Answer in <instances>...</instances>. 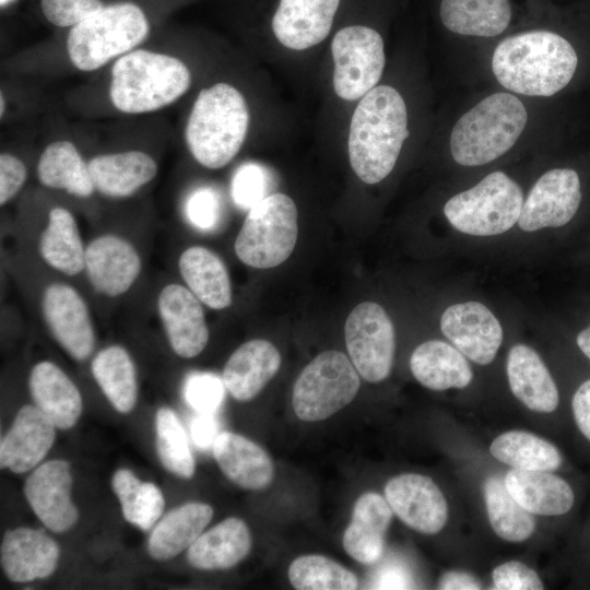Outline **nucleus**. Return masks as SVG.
<instances>
[{"mask_svg":"<svg viewBox=\"0 0 590 590\" xmlns=\"http://www.w3.org/2000/svg\"><path fill=\"white\" fill-rule=\"evenodd\" d=\"M191 85V72L179 58L146 49H133L111 67L109 97L114 107L130 115L169 106Z\"/></svg>","mask_w":590,"mask_h":590,"instance_id":"20e7f679","label":"nucleus"},{"mask_svg":"<svg viewBox=\"0 0 590 590\" xmlns=\"http://www.w3.org/2000/svg\"><path fill=\"white\" fill-rule=\"evenodd\" d=\"M494 589L497 590H541L543 583L539 575L519 560L506 562L492 574Z\"/></svg>","mask_w":590,"mask_h":590,"instance_id":"49530a36","label":"nucleus"},{"mask_svg":"<svg viewBox=\"0 0 590 590\" xmlns=\"http://www.w3.org/2000/svg\"><path fill=\"white\" fill-rule=\"evenodd\" d=\"M410 367L422 386L436 391L464 388L473 379L464 355L456 346L440 340L420 344L411 355Z\"/></svg>","mask_w":590,"mask_h":590,"instance_id":"c756f323","label":"nucleus"},{"mask_svg":"<svg viewBox=\"0 0 590 590\" xmlns=\"http://www.w3.org/2000/svg\"><path fill=\"white\" fill-rule=\"evenodd\" d=\"M59 545L42 531L21 527L5 532L0 547L1 566L14 582L49 577L57 568Z\"/></svg>","mask_w":590,"mask_h":590,"instance_id":"aec40b11","label":"nucleus"},{"mask_svg":"<svg viewBox=\"0 0 590 590\" xmlns=\"http://www.w3.org/2000/svg\"><path fill=\"white\" fill-rule=\"evenodd\" d=\"M45 321L59 345L74 359L84 361L95 347V332L87 305L66 283H52L43 294Z\"/></svg>","mask_w":590,"mask_h":590,"instance_id":"ddd939ff","label":"nucleus"},{"mask_svg":"<svg viewBox=\"0 0 590 590\" xmlns=\"http://www.w3.org/2000/svg\"><path fill=\"white\" fill-rule=\"evenodd\" d=\"M182 280L191 293L212 309H224L232 304V285L224 262L210 249L191 246L178 260Z\"/></svg>","mask_w":590,"mask_h":590,"instance_id":"2f4dec72","label":"nucleus"},{"mask_svg":"<svg viewBox=\"0 0 590 590\" xmlns=\"http://www.w3.org/2000/svg\"><path fill=\"white\" fill-rule=\"evenodd\" d=\"M273 187L271 172L262 164L247 162L240 165L231 180V197L236 206L250 210L270 196Z\"/></svg>","mask_w":590,"mask_h":590,"instance_id":"79ce46f5","label":"nucleus"},{"mask_svg":"<svg viewBox=\"0 0 590 590\" xmlns=\"http://www.w3.org/2000/svg\"><path fill=\"white\" fill-rule=\"evenodd\" d=\"M15 0H0V5L1 8H7L9 7L10 4H12Z\"/></svg>","mask_w":590,"mask_h":590,"instance_id":"6e6d98bb","label":"nucleus"},{"mask_svg":"<svg viewBox=\"0 0 590 590\" xmlns=\"http://www.w3.org/2000/svg\"><path fill=\"white\" fill-rule=\"evenodd\" d=\"M491 455L514 469L554 471L562 464L558 449L550 441L524 430H509L496 437Z\"/></svg>","mask_w":590,"mask_h":590,"instance_id":"e433bc0d","label":"nucleus"},{"mask_svg":"<svg viewBox=\"0 0 590 590\" xmlns=\"http://www.w3.org/2000/svg\"><path fill=\"white\" fill-rule=\"evenodd\" d=\"M359 386L358 371L344 353L322 352L305 366L294 384V413L304 422L327 420L352 402Z\"/></svg>","mask_w":590,"mask_h":590,"instance_id":"1a4fd4ad","label":"nucleus"},{"mask_svg":"<svg viewBox=\"0 0 590 590\" xmlns=\"http://www.w3.org/2000/svg\"><path fill=\"white\" fill-rule=\"evenodd\" d=\"M111 487L128 522L144 531L156 523L164 510L165 500L155 484L140 481L128 469H119L113 475Z\"/></svg>","mask_w":590,"mask_h":590,"instance_id":"58836bf2","label":"nucleus"},{"mask_svg":"<svg viewBox=\"0 0 590 590\" xmlns=\"http://www.w3.org/2000/svg\"><path fill=\"white\" fill-rule=\"evenodd\" d=\"M92 375L110 404L129 413L138 398L137 373L130 354L120 345L99 351L91 364Z\"/></svg>","mask_w":590,"mask_h":590,"instance_id":"c9c22d12","label":"nucleus"},{"mask_svg":"<svg viewBox=\"0 0 590 590\" xmlns=\"http://www.w3.org/2000/svg\"><path fill=\"white\" fill-rule=\"evenodd\" d=\"M578 58L570 43L548 31L507 37L494 50L492 69L507 90L529 96H551L573 79Z\"/></svg>","mask_w":590,"mask_h":590,"instance_id":"f257e3e1","label":"nucleus"},{"mask_svg":"<svg viewBox=\"0 0 590 590\" xmlns=\"http://www.w3.org/2000/svg\"><path fill=\"white\" fill-rule=\"evenodd\" d=\"M38 250L49 267L63 274L76 275L84 269L85 249L75 219L68 209L55 206L49 211Z\"/></svg>","mask_w":590,"mask_h":590,"instance_id":"f704fd0d","label":"nucleus"},{"mask_svg":"<svg viewBox=\"0 0 590 590\" xmlns=\"http://www.w3.org/2000/svg\"><path fill=\"white\" fill-rule=\"evenodd\" d=\"M56 428L36 405H23L10 430L1 438V469L24 473L35 468L50 450Z\"/></svg>","mask_w":590,"mask_h":590,"instance_id":"6ab92c4d","label":"nucleus"},{"mask_svg":"<svg viewBox=\"0 0 590 590\" xmlns=\"http://www.w3.org/2000/svg\"><path fill=\"white\" fill-rule=\"evenodd\" d=\"M27 178L23 161L10 153L0 155V204L4 205L21 190Z\"/></svg>","mask_w":590,"mask_h":590,"instance_id":"de8ad7c7","label":"nucleus"},{"mask_svg":"<svg viewBox=\"0 0 590 590\" xmlns=\"http://www.w3.org/2000/svg\"><path fill=\"white\" fill-rule=\"evenodd\" d=\"M70 463L56 459L42 463L26 479L24 495L37 518L51 531L61 533L72 528L79 511L71 500Z\"/></svg>","mask_w":590,"mask_h":590,"instance_id":"2eb2a0df","label":"nucleus"},{"mask_svg":"<svg viewBox=\"0 0 590 590\" xmlns=\"http://www.w3.org/2000/svg\"><path fill=\"white\" fill-rule=\"evenodd\" d=\"M297 235L294 201L284 193H271L248 210L234 244L235 253L251 268H273L291 256Z\"/></svg>","mask_w":590,"mask_h":590,"instance_id":"6e6552de","label":"nucleus"},{"mask_svg":"<svg viewBox=\"0 0 590 590\" xmlns=\"http://www.w3.org/2000/svg\"><path fill=\"white\" fill-rule=\"evenodd\" d=\"M155 433L156 451L163 467L177 476L191 479L196 470L194 459L185 428L172 409H158Z\"/></svg>","mask_w":590,"mask_h":590,"instance_id":"a19ab883","label":"nucleus"},{"mask_svg":"<svg viewBox=\"0 0 590 590\" xmlns=\"http://www.w3.org/2000/svg\"><path fill=\"white\" fill-rule=\"evenodd\" d=\"M373 585L378 589H406L411 587V578L404 568L391 565L378 571Z\"/></svg>","mask_w":590,"mask_h":590,"instance_id":"3c124183","label":"nucleus"},{"mask_svg":"<svg viewBox=\"0 0 590 590\" xmlns=\"http://www.w3.org/2000/svg\"><path fill=\"white\" fill-rule=\"evenodd\" d=\"M439 14L456 34L494 37L508 27L511 5L508 0H441Z\"/></svg>","mask_w":590,"mask_h":590,"instance_id":"72a5a7b5","label":"nucleus"},{"mask_svg":"<svg viewBox=\"0 0 590 590\" xmlns=\"http://www.w3.org/2000/svg\"><path fill=\"white\" fill-rule=\"evenodd\" d=\"M527 119V109L515 95L487 96L456 122L450 137L453 160L463 166L493 162L515 145Z\"/></svg>","mask_w":590,"mask_h":590,"instance_id":"423d86ee","label":"nucleus"},{"mask_svg":"<svg viewBox=\"0 0 590 590\" xmlns=\"http://www.w3.org/2000/svg\"><path fill=\"white\" fill-rule=\"evenodd\" d=\"M350 359L368 382H380L391 373L396 335L391 319L377 303L364 302L354 307L344 326Z\"/></svg>","mask_w":590,"mask_h":590,"instance_id":"9b49d317","label":"nucleus"},{"mask_svg":"<svg viewBox=\"0 0 590 590\" xmlns=\"http://www.w3.org/2000/svg\"><path fill=\"white\" fill-rule=\"evenodd\" d=\"M36 174L43 186L71 196L88 198L95 192L88 163L75 144L68 140L54 141L44 149Z\"/></svg>","mask_w":590,"mask_h":590,"instance_id":"473e14b6","label":"nucleus"},{"mask_svg":"<svg viewBox=\"0 0 590 590\" xmlns=\"http://www.w3.org/2000/svg\"><path fill=\"white\" fill-rule=\"evenodd\" d=\"M28 387L35 405L57 428L74 426L82 413V397L75 384L56 364L37 363L31 370Z\"/></svg>","mask_w":590,"mask_h":590,"instance_id":"bb28decb","label":"nucleus"},{"mask_svg":"<svg viewBox=\"0 0 590 590\" xmlns=\"http://www.w3.org/2000/svg\"><path fill=\"white\" fill-rule=\"evenodd\" d=\"M151 21L135 1L107 2L103 8L69 28L68 57L80 71H95L135 49L149 36Z\"/></svg>","mask_w":590,"mask_h":590,"instance_id":"39448f33","label":"nucleus"},{"mask_svg":"<svg viewBox=\"0 0 590 590\" xmlns=\"http://www.w3.org/2000/svg\"><path fill=\"white\" fill-rule=\"evenodd\" d=\"M506 370L511 392L528 409L551 413L557 408V386L532 347L526 344L514 345L508 353Z\"/></svg>","mask_w":590,"mask_h":590,"instance_id":"a878e982","label":"nucleus"},{"mask_svg":"<svg viewBox=\"0 0 590 590\" xmlns=\"http://www.w3.org/2000/svg\"><path fill=\"white\" fill-rule=\"evenodd\" d=\"M571 408L579 430L590 441V379L585 380L576 389Z\"/></svg>","mask_w":590,"mask_h":590,"instance_id":"09e8293b","label":"nucleus"},{"mask_svg":"<svg viewBox=\"0 0 590 590\" xmlns=\"http://www.w3.org/2000/svg\"><path fill=\"white\" fill-rule=\"evenodd\" d=\"M106 3L104 0H38L44 19L59 28H71Z\"/></svg>","mask_w":590,"mask_h":590,"instance_id":"c03bdc74","label":"nucleus"},{"mask_svg":"<svg viewBox=\"0 0 590 590\" xmlns=\"http://www.w3.org/2000/svg\"><path fill=\"white\" fill-rule=\"evenodd\" d=\"M5 105H7L5 97H4L3 93L1 92V94H0V116L1 117H3V115L5 113Z\"/></svg>","mask_w":590,"mask_h":590,"instance_id":"5fc2aeb1","label":"nucleus"},{"mask_svg":"<svg viewBox=\"0 0 590 590\" xmlns=\"http://www.w3.org/2000/svg\"><path fill=\"white\" fill-rule=\"evenodd\" d=\"M409 134L401 94L389 85L367 92L353 113L347 143L350 163L357 177L369 185L385 179Z\"/></svg>","mask_w":590,"mask_h":590,"instance_id":"f03ea898","label":"nucleus"},{"mask_svg":"<svg viewBox=\"0 0 590 590\" xmlns=\"http://www.w3.org/2000/svg\"><path fill=\"white\" fill-rule=\"evenodd\" d=\"M438 588L444 590H477L481 589V582L471 574L451 570L441 576Z\"/></svg>","mask_w":590,"mask_h":590,"instance_id":"603ef678","label":"nucleus"},{"mask_svg":"<svg viewBox=\"0 0 590 590\" xmlns=\"http://www.w3.org/2000/svg\"><path fill=\"white\" fill-rule=\"evenodd\" d=\"M248 126L244 95L228 83H216L197 96L185 129L186 144L200 165L222 168L241 149Z\"/></svg>","mask_w":590,"mask_h":590,"instance_id":"7ed1b4c3","label":"nucleus"},{"mask_svg":"<svg viewBox=\"0 0 590 590\" xmlns=\"http://www.w3.org/2000/svg\"><path fill=\"white\" fill-rule=\"evenodd\" d=\"M385 497L393 514L420 533L436 534L447 522L446 498L426 475L403 473L390 479L385 485Z\"/></svg>","mask_w":590,"mask_h":590,"instance_id":"4468645a","label":"nucleus"},{"mask_svg":"<svg viewBox=\"0 0 590 590\" xmlns=\"http://www.w3.org/2000/svg\"><path fill=\"white\" fill-rule=\"evenodd\" d=\"M505 484L515 500L532 515H564L574 505L569 484L547 471L512 468L505 476Z\"/></svg>","mask_w":590,"mask_h":590,"instance_id":"c85d7f7f","label":"nucleus"},{"mask_svg":"<svg viewBox=\"0 0 590 590\" xmlns=\"http://www.w3.org/2000/svg\"><path fill=\"white\" fill-rule=\"evenodd\" d=\"M251 544L246 522L228 517L198 536L187 551L188 563L201 570L229 569L249 554Z\"/></svg>","mask_w":590,"mask_h":590,"instance_id":"cd10ccee","label":"nucleus"},{"mask_svg":"<svg viewBox=\"0 0 590 590\" xmlns=\"http://www.w3.org/2000/svg\"><path fill=\"white\" fill-rule=\"evenodd\" d=\"M87 163L95 191L114 199L132 196L149 184L158 169L155 160L139 150L99 154Z\"/></svg>","mask_w":590,"mask_h":590,"instance_id":"393cba45","label":"nucleus"},{"mask_svg":"<svg viewBox=\"0 0 590 590\" xmlns=\"http://www.w3.org/2000/svg\"><path fill=\"white\" fill-rule=\"evenodd\" d=\"M483 493L489 523L499 538L522 542L532 535L535 520L510 495L505 480L497 475L489 476L484 483Z\"/></svg>","mask_w":590,"mask_h":590,"instance_id":"4c0bfd02","label":"nucleus"},{"mask_svg":"<svg viewBox=\"0 0 590 590\" xmlns=\"http://www.w3.org/2000/svg\"><path fill=\"white\" fill-rule=\"evenodd\" d=\"M440 329L453 346L480 365L492 363L503 342L498 319L479 302L449 306L441 315Z\"/></svg>","mask_w":590,"mask_h":590,"instance_id":"dca6fc26","label":"nucleus"},{"mask_svg":"<svg viewBox=\"0 0 590 590\" xmlns=\"http://www.w3.org/2000/svg\"><path fill=\"white\" fill-rule=\"evenodd\" d=\"M582 201L581 181L571 168L543 174L522 204L518 225L526 232L558 228L570 223Z\"/></svg>","mask_w":590,"mask_h":590,"instance_id":"f8f14e48","label":"nucleus"},{"mask_svg":"<svg viewBox=\"0 0 590 590\" xmlns=\"http://www.w3.org/2000/svg\"><path fill=\"white\" fill-rule=\"evenodd\" d=\"M185 212L193 227L200 231H212L221 220V198L211 187L197 188L188 196Z\"/></svg>","mask_w":590,"mask_h":590,"instance_id":"a18cd8bd","label":"nucleus"},{"mask_svg":"<svg viewBox=\"0 0 590 590\" xmlns=\"http://www.w3.org/2000/svg\"><path fill=\"white\" fill-rule=\"evenodd\" d=\"M340 0H280L272 19L276 39L286 48L303 50L330 33Z\"/></svg>","mask_w":590,"mask_h":590,"instance_id":"412c9836","label":"nucleus"},{"mask_svg":"<svg viewBox=\"0 0 590 590\" xmlns=\"http://www.w3.org/2000/svg\"><path fill=\"white\" fill-rule=\"evenodd\" d=\"M523 204L519 185L494 172L474 187L451 197L444 206L449 223L473 236L499 235L518 223Z\"/></svg>","mask_w":590,"mask_h":590,"instance_id":"0eeeda50","label":"nucleus"},{"mask_svg":"<svg viewBox=\"0 0 590 590\" xmlns=\"http://www.w3.org/2000/svg\"><path fill=\"white\" fill-rule=\"evenodd\" d=\"M213 517V508L190 502L167 512L151 532L148 552L156 560L177 556L198 539Z\"/></svg>","mask_w":590,"mask_h":590,"instance_id":"7c9ffc66","label":"nucleus"},{"mask_svg":"<svg viewBox=\"0 0 590 590\" xmlns=\"http://www.w3.org/2000/svg\"><path fill=\"white\" fill-rule=\"evenodd\" d=\"M279 350L269 341L245 342L229 356L223 369L226 390L237 401L256 398L276 375L281 366Z\"/></svg>","mask_w":590,"mask_h":590,"instance_id":"b1692460","label":"nucleus"},{"mask_svg":"<svg viewBox=\"0 0 590 590\" xmlns=\"http://www.w3.org/2000/svg\"><path fill=\"white\" fill-rule=\"evenodd\" d=\"M331 52L339 97L355 101L379 82L386 59L382 38L374 28L352 25L340 30L332 39Z\"/></svg>","mask_w":590,"mask_h":590,"instance_id":"9d476101","label":"nucleus"},{"mask_svg":"<svg viewBox=\"0 0 590 590\" xmlns=\"http://www.w3.org/2000/svg\"><path fill=\"white\" fill-rule=\"evenodd\" d=\"M392 514L386 497L376 492L362 494L343 533L342 545L346 554L364 565L378 562L385 551V536Z\"/></svg>","mask_w":590,"mask_h":590,"instance_id":"4be33fe9","label":"nucleus"},{"mask_svg":"<svg viewBox=\"0 0 590 590\" xmlns=\"http://www.w3.org/2000/svg\"><path fill=\"white\" fill-rule=\"evenodd\" d=\"M223 379L212 373L196 371L188 375L184 385L187 403L198 413L215 414L225 397Z\"/></svg>","mask_w":590,"mask_h":590,"instance_id":"37998d69","label":"nucleus"},{"mask_svg":"<svg viewBox=\"0 0 590 590\" xmlns=\"http://www.w3.org/2000/svg\"><path fill=\"white\" fill-rule=\"evenodd\" d=\"M190 434L193 442L201 449H209L217 437L219 424L214 414L198 413L190 423Z\"/></svg>","mask_w":590,"mask_h":590,"instance_id":"8fccbe9b","label":"nucleus"},{"mask_svg":"<svg viewBox=\"0 0 590 590\" xmlns=\"http://www.w3.org/2000/svg\"><path fill=\"white\" fill-rule=\"evenodd\" d=\"M212 448L221 471L237 486L262 491L273 482L275 468L270 455L245 436L222 432Z\"/></svg>","mask_w":590,"mask_h":590,"instance_id":"5701e85b","label":"nucleus"},{"mask_svg":"<svg viewBox=\"0 0 590 590\" xmlns=\"http://www.w3.org/2000/svg\"><path fill=\"white\" fill-rule=\"evenodd\" d=\"M157 310L173 351L182 358L198 356L209 341L201 302L188 287L170 283L157 298Z\"/></svg>","mask_w":590,"mask_h":590,"instance_id":"f3484780","label":"nucleus"},{"mask_svg":"<svg viewBox=\"0 0 590 590\" xmlns=\"http://www.w3.org/2000/svg\"><path fill=\"white\" fill-rule=\"evenodd\" d=\"M84 269L97 293L117 297L137 281L142 262L130 241L107 234L94 238L85 248Z\"/></svg>","mask_w":590,"mask_h":590,"instance_id":"a211bd4d","label":"nucleus"},{"mask_svg":"<svg viewBox=\"0 0 590 590\" xmlns=\"http://www.w3.org/2000/svg\"><path fill=\"white\" fill-rule=\"evenodd\" d=\"M287 576L297 590H353L358 587L354 573L318 554L296 557L288 567Z\"/></svg>","mask_w":590,"mask_h":590,"instance_id":"ea45409f","label":"nucleus"},{"mask_svg":"<svg viewBox=\"0 0 590 590\" xmlns=\"http://www.w3.org/2000/svg\"><path fill=\"white\" fill-rule=\"evenodd\" d=\"M576 344L581 353L590 361V321L577 333Z\"/></svg>","mask_w":590,"mask_h":590,"instance_id":"864d4df0","label":"nucleus"}]
</instances>
